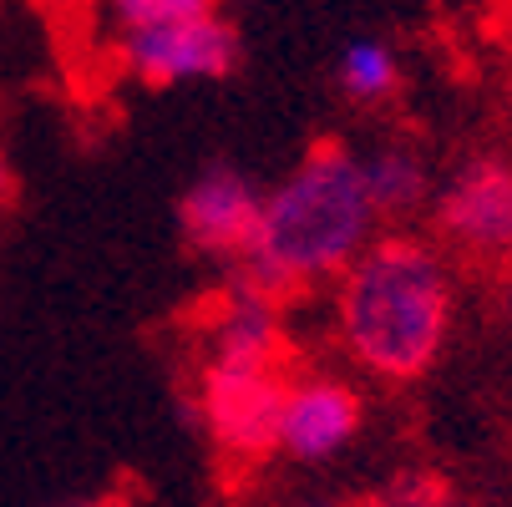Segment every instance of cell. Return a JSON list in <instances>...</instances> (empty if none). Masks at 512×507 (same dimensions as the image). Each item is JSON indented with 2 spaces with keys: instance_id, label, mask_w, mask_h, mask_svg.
Wrapping results in <instances>:
<instances>
[{
  "instance_id": "cell-1",
  "label": "cell",
  "mask_w": 512,
  "mask_h": 507,
  "mask_svg": "<svg viewBox=\"0 0 512 507\" xmlns=\"http://www.w3.org/2000/svg\"><path fill=\"white\" fill-rule=\"evenodd\" d=\"M371 198H365L360 158L340 137L310 142V153L289 168V178L264 193V219L249 259L234 269V279L254 295L284 305L295 284L345 274L371 239Z\"/></svg>"
},
{
  "instance_id": "cell-9",
  "label": "cell",
  "mask_w": 512,
  "mask_h": 507,
  "mask_svg": "<svg viewBox=\"0 0 512 507\" xmlns=\"http://www.w3.org/2000/svg\"><path fill=\"white\" fill-rule=\"evenodd\" d=\"M335 82L350 102H386L396 87H401V61L386 41L365 36V41H350L335 61Z\"/></svg>"
},
{
  "instance_id": "cell-7",
  "label": "cell",
  "mask_w": 512,
  "mask_h": 507,
  "mask_svg": "<svg viewBox=\"0 0 512 507\" xmlns=\"http://www.w3.org/2000/svg\"><path fill=\"white\" fill-rule=\"evenodd\" d=\"M360 421H365V406L345 381H330V376L295 381L279 416V452L295 462H330L360 437Z\"/></svg>"
},
{
  "instance_id": "cell-13",
  "label": "cell",
  "mask_w": 512,
  "mask_h": 507,
  "mask_svg": "<svg viewBox=\"0 0 512 507\" xmlns=\"http://www.w3.org/2000/svg\"><path fill=\"white\" fill-rule=\"evenodd\" d=\"M507 315H512V289H507Z\"/></svg>"
},
{
  "instance_id": "cell-10",
  "label": "cell",
  "mask_w": 512,
  "mask_h": 507,
  "mask_svg": "<svg viewBox=\"0 0 512 507\" xmlns=\"http://www.w3.org/2000/svg\"><path fill=\"white\" fill-rule=\"evenodd\" d=\"M360 507H467L457 497V487L436 472H396L386 477Z\"/></svg>"
},
{
  "instance_id": "cell-6",
  "label": "cell",
  "mask_w": 512,
  "mask_h": 507,
  "mask_svg": "<svg viewBox=\"0 0 512 507\" xmlns=\"http://www.w3.org/2000/svg\"><path fill=\"white\" fill-rule=\"evenodd\" d=\"M259 219H264V193L234 163H208L178 198L183 239L208 259L244 264L259 239Z\"/></svg>"
},
{
  "instance_id": "cell-4",
  "label": "cell",
  "mask_w": 512,
  "mask_h": 507,
  "mask_svg": "<svg viewBox=\"0 0 512 507\" xmlns=\"http://www.w3.org/2000/svg\"><path fill=\"white\" fill-rule=\"evenodd\" d=\"M284 366H229V360H208L198 381V411L213 447L234 467L264 462L279 452V416L289 396Z\"/></svg>"
},
{
  "instance_id": "cell-5",
  "label": "cell",
  "mask_w": 512,
  "mask_h": 507,
  "mask_svg": "<svg viewBox=\"0 0 512 507\" xmlns=\"http://www.w3.org/2000/svg\"><path fill=\"white\" fill-rule=\"evenodd\" d=\"M436 229L472 259H512V158L472 153L431 198Z\"/></svg>"
},
{
  "instance_id": "cell-3",
  "label": "cell",
  "mask_w": 512,
  "mask_h": 507,
  "mask_svg": "<svg viewBox=\"0 0 512 507\" xmlns=\"http://www.w3.org/2000/svg\"><path fill=\"white\" fill-rule=\"evenodd\" d=\"M112 26L127 71L148 87L224 82L244 61L239 26L208 0H117Z\"/></svg>"
},
{
  "instance_id": "cell-2",
  "label": "cell",
  "mask_w": 512,
  "mask_h": 507,
  "mask_svg": "<svg viewBox=\"0 0 512 507\" xmlns=\"http://www.w3.org/2000/svg\"><path fill=\"white\" fill-rule=\"evenodd\" d=\"M452 284L421 239H376L340 274V340L365 371L416 381L447 345Z\"/></svg>"
},
{
  "instance_id": "cell-11",
  "label": "cell",
  "mask_w": 512,
  "mask_h": 507,
  "mask_svg": "<svg viewBox=\"0 0 512 507\" xmlns=\"http://www.w3.org/2000/svg\"><path fill=\"white\" fill-rule=\"evenodd\" d=\"M16 193H21V183H16V168H11V158L0 153V213H6L11 203H16Z\"/></svg>"
},
{
  "instance_id": "cell-8",
  "label": "cell",
  "mask_w": 512,
  "mask_h": 507,
  "mask_svg": "<svg viewBox=\"0 0 512 507\" xmlns=\"http://www.w3.org/2000/svg\"><path fill=\"white\" fill-rule=\"evenodd\" d=\"M360 178H365V198H371L376 219H411L431 198L426 163L411 148H376L371 158H360Z\"/></svg>"
},
{
  "instance_id": "cell-14",
  "label": "cell",
  "mask_w": 512,
  "mask_h": 507,
  "mask_svg": "<svg viewBox=\"0 0 512 507\" xmlns=\"http://www.w3.org/2000/svg\"><path fill=\"white\" fill-rule=\"evenodd\" d=\"M82 507H107V502H82Z\"/></svg>"
},
{
  "instance_id": "cell-12",
  "label": "cell",
  "mask_w": 512,
  "mask_h": 507,
  "mask_svg": "<svg viewBox=\"0 0 512 507\" xmlns=\"http://www.w3.org/2000/svg\"><path fill=\"white\" fill-rule=\"evenodd\" d=\"M284 507H360V502H340V497H295Z\"/></svg>"
}]
</instances>
